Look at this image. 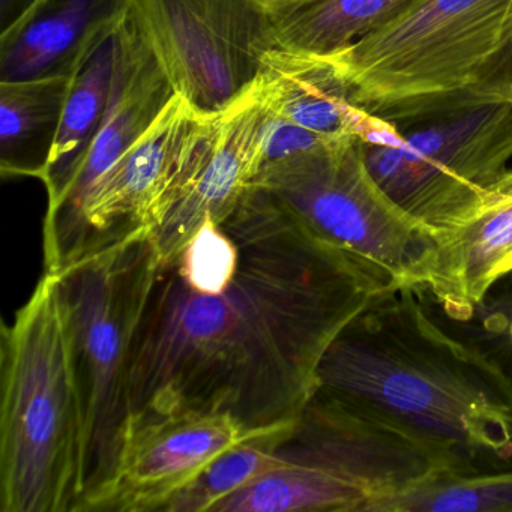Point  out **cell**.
I'll list each match as a JSON object with an SVG mask.
<instances>
[{
	"instance_id": "obj_19",
	"label": "cell",
	"mask_w": 512,
	"mask_h": 512,
	"mask_svg": "<svg viewBox=\"0 0 512 512\" xmlns=\"http://www.w3.org/2000/svg\"><path fill=\"white\" fill-rule=\"evenodd\" d=\"M283 455V461L221 500L212 512H362L365 497L331 470Z\"/></svg>"
},
{
	"instance_id": "obj_23",
	"label": "cell",
	"mask_w": 512,
	"mask_h": 512,
	"mask_svg": "<svg viewBox=\"0 0 512 512\" xmlns=\"http://www.w3.org/2000/svg\"><path fill=\"white\" fill-rule=\"evenodd\" d=\"M326 137L319 134L311 133L281 116L272 112L269 119L268 128H266L265 140H263L262 151V167L269 164L278 163L284 158L292 157L299 152L308 151V149L316 148L322 143L329 142ZM341 140V139H340Z\"/></svg>"
},
{
	"instance_id": "obj_25",
	"label": "cell",
	"mask_w": 512,
	"mask_h": 512,
	"mask_svg": "<svg viewBox=\"0 0 512 512\" xmlns=\"http://www.w3.org/2000/svg\"><path fill=\"white\" fill-rule=\"evenodd\" d=\"M508 100L512 101V49H511V58H509V68H508Z\"/></svg>"
},
{
	"instance_id": "obj_15",
	"label": "cell",
	"mask_w": 512,
	"mask_h": 512,
	"mask_svg": "<svg viewBox=\"0 0 512 512\" xmlns=\"http://www.w3.org/2000/svg\"><path fill=\"white\" fill-rule=\"evenodd\" d=\"M512 271V184L481 217L437 239L422 292L442 310L479 301Z\"/></svg>"
},
{
	"instance_id": "obj_6",
	"label": "cell",
	"mask_w": 512,
	"mask_h": 512,
	"mask_svg": "<svg viewBox=\"0 0 512 512\" xmlns=\"http://www.w3.org/2000/svg\"><path fill=\"white\" fill-rule=\"evenodd\" d=\"M151 236L101 251L59 274L85 406V476L79 512L112 484L130 424L134 335L154 277Z\"/></svg>"
},
{
	"instance_id": "obj_9",
	"label": "cell",
	"mask_w": 512,
	"mask_h": 512,
	"mask_svg": "<svg viewBox=\"0 0 512 512\" xmlns=\"http://www.w3.org/2000/svg\"><path fill=\"white\" fill-rule=\"evenodd\" d=\"M221 118L223 113L202 115L184 97L173 95L89 196L70 268L101 251L152 236L208 158Z\"/></svg>"
},
{
	"instance_id": "obj_20",
	"label": "cell",
	"mask_w": 512,
	"mask_h": 512,
	"mask_svg": "<svg viewBox=\"0 0 512 512\" xmlns=\"http://www.w3.org/2000/svg\"><path fill=\"white\" fill-rule=\"evenodd\" d=\"M295 425L251 437L233 446L176 493L163 512L212 511L221 500L247 487L283 461L281 446L289 439Z\"/></svg>"
},
{
	"instance_id": "obj_11",
	"label": "cell",
	"mask_w": 512,
	"mask_h": 512,
	"mask_svg": "<svg viewBox=\"0 0 512 512\" xmlns=\"http://www.w3.org/2000/svg\"><path fill=\"white\" fill-rule=\"evenodd\" d=\"M272 431H250L230 416L194 410L133 419L115 479L91 512H163L224 452Z\"/></svg>"
},
{
	"instance_id": "obj_24",
	"label": "cell",
	"mask_w": 512,
	"mask_h": 512,
	"mask_svg": "<svg viewBox=\"0 0 512 512\" xmlns=\"http://www.w3.org/2000/svg\"><path fill=\"white\" fill-rule=\"evenodd\" d=\"M35 0H2V26L16 22Z\"/></svg>"
},
{
	"instance_id": "obj_18",
	"label": "cell",
	"mask_w": 512,
	"mask_h": 512,
	"mask_svg": "<svg viewBox=\"0 0 512 512\" xmlns=\"http://www.w3.org/2000/svg\"><path fill=\"white\" fill-rule=\"evenodd\" d=\"M124 22L104 38L73 73L61 130L49 167L41 179L47 200L59 193L109 110L121 64Z\"/></svg>"
},
{
	"instance_id": "obj_13",
	"label": "cell",
	"mask_w": 512,
	"mask_h": 512,
	"mask_svg": "<svg viewBox=\"0 0 512 512\" xmlns=\"http://www.w3.org/2000/svg\"><path fill=\"white\" fill-rule=\"evenodd\" d=\"M133 0H35L0 35V82L73 74Z\"/></svg>"
},
{
	"instance_id": "obj_14",
	"label": "cell",
	"mask_w": 512,
	"mask_h": 512,
	"mask_svg": "<svg viewBox=\"0 0 512 512\" xmlns=\"http://www.w3.org/2000/svg\"><path fill=\"white\" fill-rule=\"evenodd\" d=\"M257 83L275 115L326 139L362 140L376 124L353 104L331 56L271 50Z\"/></svg>"
},
{
	"instance_id": "obj_1",
	"label": "cell",
	"mask_w": 512,
	"mask_h": 512,
	"mask_svg": "<svg viewBox=\"0 0 512 512\" xmlns=\"http://www.w3.org/2000/svg\"><path fill=\"white\" fill-rule=\"evenodd\" d=\"M392 287L251 185L157 262L134 335L130 421L226 415L247 430L298 422L332 341Z\"/></svg>"
},
{
	"instance_id": "obj_2",
	"label": "cell",
	"mask_w": 512,
	"mask_h": 512,
	"mask_svg": "<svg viewBox=\"0 0 512 512\" xmlns=\"http://www.w3.org/2000/svg\"><path fill=\"white\" fill-rule=\"evenodd\" d=\"M317 388L397 422L442 455L446 472L512 469L511 388L419 289L377 293L332 341Z\"/></svg>"
},
{
	"instance_id": "obj_5",
	"label": "cell",
	"mask_w": 512,
	"mask_h": 512,
	"mask_svg": "<svg viewBox=\"0 0 512 512\" xmlns=\"http://www.w3.org/2000/svg\"><path fill=\"white\" fill-rule=\"evenodd\" d=\"M386 194L436 238L481 217L512 184V101L458 107L361 140Z\"/></svg>"
},
{
	"instance_id": "obj_3",
	"label": "cell",
	"mask_w": 512,
	"mask_h": 512,
	"mask_svg": "<svg viewBox=\"0 0 512 512\" xmlns=\"http://www.w3.org/2000/svg\"><path fill=\"white\" fill-rule=\"evenodd\" d=\"M0 394V511L79 512L85 406L58 275L2 328Z\"/></svg>"
},
{
	"instance_id": "obj_10",
	"label": "cell",
	"mask_w": 512,
	"mask_h": 512,
	"mask_svg": "<svg viewBox=\"0 0 512 512\" xmlns=\"http://www.w3.org/2000/svg\"><path fill=\"white\" fill-rule=\"evenodd\" d=\"M122 40L121 64L109 110L59 193L47 200L43 223L47 274L59 275L70 268L92 191L175 95L131 11L122 25Z\"/></svg>"
},
{
	"instance_id": "obj_4",
	"label": "cell",
	"mask_w": 512,
	"mask_h": 512,
	"mask_svg": "<svg viewBox=\"0 0 512 512\" xmlns=\"http://www.w3.org/2000/svg\"><path fill=\"white\" fill-rule=\"evenodd\" d=\"M512 0H413L331 56L359 110L394 128L508 100Z\"/></svg>"
},
{
	"instance_id": "obj_12",
	"label": "cell",
	"mask_w": 512,
	"mask_h": 512,
	"mask_svg": "<svg viewBox=\"0 0 512 512\" xmlns=\"http://www.w3.org/2000/svg\"><path fill=\"white\" fill-rule=\"evenodd\" d=\"M271 115L259 83L223 113L208 158L152 233L157 262L175 257L208 218L221 223L235 211L259 175Z\"/></svg>"
},
{
	"instance_id": "obj_22",
	"label": "cell",
	"mask_w": 512,
	"mask_h": 512,
	"mask_svg": "<svg viewBox=\"0 0 512 512\" xmlns=\"http://www.w3.org/2000/svg\"><path fill=\"white\" fill-rule=\"evenodd\" d=\"M425 298L449 331L478 352L512 391V271L466 307L442 310Z\"/></svg>"
},
{
	"instance_id": "obj_17",
	"label": "cell",
	"mask_w": 512,
	"mask_h": 512,
	"mask_svg": "<svg viewBox=\"0 0 512 512\" xmlns=\"http://www.w3.org/2000/svg\"><path fill=\"white\" fill-rule=\"evenodd\" d=\"M413 0H271L277 49L328 56L394 19Z\"/></svg>"
},
{
	"instance_id": "obj_7",
	"label": "cell",
	"mask_w": 512,
	"mask_h": 512,
	"mask_svg": "<svg viewBox=\"0 0 512 512\" xmlns=\"http://www.w3.org/2000/svg\"><path fill=\"white\" fill-rule=\"evenodd\" d=\"M253 185L271 191L314 232L392 287H424L436 254V235L377 184L361 140H329L269 164Z\"/></svg>"
},
{
	"instance_id": "obj_16",
	"label": "cell",
	"mask_w": 512,
	"mask_h": 512,
	"mask_svg": "<svg viewBox=\"0 0 512 512\" xmlns=\"http://www.w3.org/2000/svg\"><path fill=\"white\" fill-rule=\"evenodd\" d=\"M73 74L0 82V172L41 181L61 130Z\"/></svg>"
},
{
	"instance_id": "obj_8",
	"label": "cell",
	"mask_w": 512,
	"mask_h": 512,
	"mask_svg": "<svg viewBox=\"0 0 512 512\" xmlns=\"http://www.w3.org/2000/svg\"><path fill=\"white\" fill-rule=\"evenodd\" d=\"M131 16L175 94L205 116L250 94L277 49L271 0H133Z\"/></svg>"
},
{
	"instance_id": "obj_21",
	"label": "cell",
	"mask_w": 512,
	"mask_h": 512,
	"mask_svg": "<svg viewBox=\"0 0 512 512\" xmlns=\"http://www.w3.org/2000/svg\"><path fill=\"white\" fill-rule=\"evenodd\" d=\"M368 512H512V469L470 475L442 470Z\"/></svg>"
}]
</instances>
